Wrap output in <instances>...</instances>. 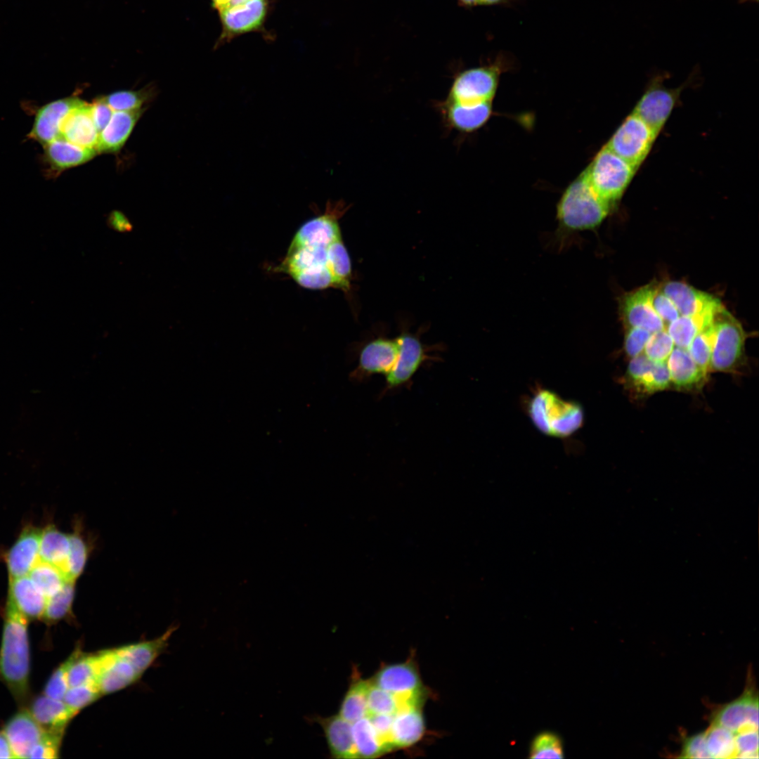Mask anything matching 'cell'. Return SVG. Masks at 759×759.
<instances>
[{
    "label": "cell",
    "instance_id": "cell-6",
    "mask_svg": "<svg viewBox=\"0 0 759 759\" xmlns=\"http://www.w3.org/2000/svg\"><path fill=\"white\" fill-rule=\"evenodd\" d=\"M636 170L604 145L583 171L596 194L613 207L621 198Z\"/></svg>",
    "mask_w": 759,
    "mask_h": 759
},
{
    "label": "cell",
    "instance_id": "cell-37",
    "mask_svg": "<svg viewBox=\"0 0 759 759\" xmlns=\"http://www.w3.org/2000/svg\"><path fill=\"white\" fill-rule=\"evenodd\" d=\"M74 580H68L55 595L47 598L41 618L48 623H55L67 618L72 614L75 595Z\"/></svg>",
    "mask_w": 759,
    "mask_h": 759
},
{
    "label": "cell",
    "instance_id": "cell-21",
    "mask_svg": "<svg viewBox=\"0 0 759 759\" xmlns=\"http://www.w3.org/2000/svg\"><path fill=\"white\" fill-rule=\"evenodd\" d=\"M713 722L734 733L746 729H758V696L753 691H746L741 696L719 709Z\"/></svg>",
    "mask_w": 759,
    "mask_h": 759
},
{
    "label": "cell",
    "instance_id": "cell-19",
    "mask_svg": "<svg viewBox=\"0 0 759 759\" xmlns=\"http://www.w3.org/2000/svg\"><path fill=\"white\" fill-rule=\"evenodd\" d=\"M30 711L23 709L6 724L4 734L15 758H29L34 746L44 733Z\"/></svg>",
    "mask_w": 759,
    "mask_h": 759
},
{
    "label": "cell",
    "instance_id": "cell-5",
    "mask_svg": "<svg viewBox=\"0 0 759 759\" xmlns=\"http://www.w3.org/2000/svg\"><path fill=\"white\" fill-rule=\"evenodd\" d=\"M505 58V56H498L492 63L458 73L442 102L460 106H475L492 102L500 75L506 67Z\"/></svg>",
    "mask_w": 759,
    "mask_h": 759
},
{
    "label": "cell",
    "instance_id": "cell-24",
    "mask_svg": "<svg viewBox=\"0 0 759 759\" xmlns=\"http://www.w3.org/2000/svg\"><path fill=\"white\" fill-rule=\"evenodd\" d=\"M426 732L422 706L403 708L393 717L390 738L394 750L410 748L420 742Z\"/></svg>",
    "mask_w": 759,
    "mask_h": 759
},
{
    "label": "cell",
    "instance_id": "cell-28",
    "mask_svg": "<svg viewBox=\"0 0 759 759\" xmlns=\"http://www.w3.org/2000/svg\"><path fill=\"white\" fill-rule=\"evenodd\" d=\"M438 105L446 125L465 133L473 132L483 126L492 114V102L460 106L441 101Z\"/></svg>",
    "mask_w": 759,
    "mask_h": 759
},
{
    "label": "cell",
    "instance_id": "cell-40",
    "mask_svg": "<svg viewBox=\"0 0 759 759\" xmlns=\"http://www.w3.org/2000/svg\"><path fill=\"white\" fill-rule=\"evenodd\" d=\"M98 671L99 661L97 652L86 654L81 651L68 670L69 687L96 683Z\"/></svg>",
    "mask_w": 759,
    "mask_h": 759
},
{
    "label": "cell",
    "instance_id": "cell-43",
    "mask_svg": "<svg viewBox=\"0 0 759 759\" xmlns=\"http://www.w3.org/2000/svg\"><path fill=\"white\" fill-rule=\"evenodd\" d=\"M80 651L81 649L77 648L70 656L53 671L44 688V692L46 696L58 700H63L69 688L67 682L68 670Z\"/></svg>",
    "mask_w": 759,
    "mask_h": 759
},
{
    "label": "cell",
    "instance_id": "cell-10",
    "mask_svg": "<svg viewBox=\"0 0 759 759\" xmlns=\"http://www.w3.org/2000/svg\"><path fill=\"white\" fill-rule=\"evenodd\" d=\"M372 684L397 696L415 698L428 697V690L422 682L413 656L405 662L382 664L370 679Z\"/></svg>",
    "mask_w": 759,
    "mask_h": 759
},
{
    "label": "cell",
    "instance_id": "cell-56",
    "mask_svg": "<svg viewBox=\"0 0 759 759\" xmlns=\"http://www.w3.org/2000/svg\"><path fill=\"white\" fill-rule=\"evenodd\" d=\"M460 6L472 8L479 6V0H457Z\"/></svg>",
    "mask_w": 759,
    "mask_h": 759
},
{
    "label": "cell",
    "instance_id": "cell-36",
    "mask_svg": "<svg viewBox=\"0 0 759 759\" xmlns=\"http://www.w3.org/2000/svg\"><path fill=\"white\" fill-rule=\"evenodd\" d=\"M30 578L48 598L57 593L70 580L57 566L39 559L29 573Z\"/></svg>",
    "mask_w": 759,
    "mask_h": 759
},
{
    "label": "cell",
    "instance_id": "cell-32",
    "mask_svg": "<svg viewBox=\"0 0 759 759\" xmlns=\"http://www.w3.org/2000/svg\"><path fill=\"white\" fill-rule=\"evenodd\" d=\"M174 630V628H171L153 640L130 644L116 649L142 675L167 647Z\"/></svg>",
    "mask_w": 759,
    "mask_h": 759
},
{
    "label": "cell",
    "instance_id": "cell-20",
    "mask_svg": "<svg viewBox=\"0 0 759 759\" xmlns=\"http://www.w3.org/2000/svg\"><path fill=\"white\" fill-rule=\"evenodd\" d=\"M82 100L77 97L70 96L41 106L35 113L28 138L42 146L53 141L58 136L59 125L63 118Z\"/></svg>",
    "mask_w": 759,
    "mask_h": 759
},
{
    "label": "cell",
    "instance_id": "cell-44",
    "mask_svg": "<svg viewBox=\"0 0 759 759\" xmlns=\"http://www.w3.org/2000/svg\"><path fill=\"white\" fill-rule=\"evenodd\" d=\"M102 696L96 683H88L68 688L63 701L77 713L95 702Z\"/></svg>",
    "mask_w": 759,
    "mask_h": 759
},
{
    "label": "cell",
    "instance_id": "cell-12",
    "mask_svg": "<svg viewBox=\"0 0 759 759\" xmlns=\"http://www.w3.org/2000/svg\"><path fill=\"white\" fill-rule=\"evenodd\" d=\"M624 382L637 396L650 395L671 387L666 362L653 361L644 353L631 358Z\"/></svg>",
    "mask_w": 759,
    "mask_h": 759
},
{
    "label": "cell",
    "instance_id": "cell-8",
    "mask_svg": "<svg viewBox=\"0 0 759 759\" xmlns=\"http://www.w3.org/2000/svg\"><path fill=\"white\" fill-rule=\"evenodd\" d=\"M657 136L642 119L632 112L605 145L637 169L650 152Z\"/></svg>",
    "mask_w": 759,
    "mask_h": 759
},
{
    "label": "cell",
    "instance_id": "cell-29",
    "mask_svg": "<svg viewBox=\"0 0 759 759\" xmlns=\"http://www.w3.org/2000/svg\"><path fill=\"white\" fill-rule=\"evenodd\" d=\"M141 112V109L113 112L110 122L98 135L97 153L118 152L129 137Z\"/></svg>",
    "mask_w": 759,
    "mask_h": 759
},
{
    "label": "cell",
    "instance_id": "cell-22",
    "mask_svg": "<svg viewBox=\"0 0 759 759\" xmlns=\"http://www.w3.org/2000/svg\"><path fill=\"white\" fill-rule=\"evenodd\" d=\"M42 147L43 160L47 171L55 176L66 169L89 162L97 153L95 149L82 148L61 138L55 139Z\"/></svg>",
    "mask_w": 759,
    "mask_h": 759
},
{
    "label": "cell",
    "instance_id": "cell-4",
    "mask_svg": "<svg viewBox=\"0 0 759 759\" xmlns=\"http://www.w3.org/2000/svg\"><path fill=\"white\" fill-rule=\"evenodd\" d=\"M528 416L534 426L542 433L558 438L567 437L576 432L583 423L582 406L566 401L556 393L539 389L528 405Z\"/></svg>",
    "mask_w": 759,
    "mask_h": 759
},
{
    "label": "cell",
    "instance_id": "cell-49",
    "mask_svg": "<svg viewBox=\"0 0 759 759\" xmlns=\"http://www.w3.org/2000/svg\"><path fill=\"white\" fill-rule=\"evenodd\" d=\"M651 304L656 313L663 322L666 327L676 320L680 313L673 301L656 286L651 296Z\"/></svg>",
    "mask_w": 759,
    "mask_h": 759
},
{
    "label": "cell",
    "instance_id": "cell-58",
    "mask_svg": "<svg viewBox=\"0 0 759 759\" xmlns=\"http://www.w3.org/2000/svg\"><path fill=\"white\" fill-rule=\"evenodd\" d=\"M758 0H738L739 4H744L746 2H758Z\"/></svg>",
    "mask_w": 759,
    "mask_h": 759
},
{
    "label": "cell",
    "instance_id": "cell-55",
    "mask_svg": "<svg viewBox=\"0 0 759 759\" xmlns=\"http://www.w3.org/2000/svg\"><path fill=\"white\" fill-rule=\"evenodd\" d=\"M512 0H479V6H491L507 5Z\"/></svg>",
    "mask_w": 759,
    "mask_h": 759
},
{
    "label": "cell",
    "instance_id": "cell-38",
    "mask_svg": "<svg viewBox=\"0 0 759 759\" xmlns=\"http://www.w3.org/2000/svg\"><path fill=\"white\" fill-rule=\"evenodd\" d=\"M705 732L706 746L711 758H737L735 733L713 722Z\"/></svg>",
    "mask_w": 759,
    "mask_h": 759
},
{
    "label": "cell",
    "instance_id": "cell-7",
    "mask_svg": "<svg viewBox=\"0 0 759 759\" xmlns=\"http://www.w3.org/2000/svg\"><path fill=\"white\" fill-rule=\"evenodd\" d=\"M714 323L715 331L710 370L723 372L737 371L745 361V331L738 320L723 305L715 313Z\"/></svg>",
    "mask_w": 759,
    "mask_h": 759
},
{
    "label": "cell",
    "instance_id": "cell-16",
    "mask_svg": "<svg viewBox=\"0 0 759 759\" xmlns=\"http://www.w3.org/2000/svg\"><path fill=\"white\" fill-rule=\"evenodd\" d=\"M398 337H378L367 343L360 352L356 377L378 374L387 375L393 369L399 353Z\"/></svg>",
    "mask_w": 759,
    "mask_h": 759
},
{
    "label": "cell",
    "instance_id": "cell-47",
    "mask_svg": "<svg viewBox=\"0 0 759 759\" xmlns=\"http://www.w3.org/2000/svg\"><path fill=\"white\" fill-rule=\"evenodd\" d=\"M64 732L45 730L32 749L29 758L53 759L58 757Z\"/></svg>",
    "mask_w": 759,
    "mask_h": 759
},
{
    "label": "cell",
    "instance_id": "cell-42",
    "mask_svg": "<svg viewBox=\"0 0 759 759\" xmlns=\"http://www.w3.org/2000/svg\"><path fill=\"white\" fill-rule=\"evenodd\" d=\"M564 748L562 739L554 732H543L532 741L529 750L530 758H563Z\"/></svg>",
    "mask_w": 759,
    "mask_h": 759
},
{
    "label": "cell",
    "instance_id": "cell-31",
    "mask_svg": "<svg viewBox=\"0 0 759 759\" xmlns=\"http://www.w3.org/2000/svg\"><path fill=\"white\" fill-rule=\"evenodd\" d=\"M70 550V534L62 532L54 524L47 525L41 531L39 559L57 566L67 578Z\"/></svg>",
    "mask_w": 759,
    "mask_h": 759
},
{
    "label": "cell",
    "instance_id": "cell-53",
    "mask_svg": "<svg viewBox=\"0 0 759 759\" xmlns=\"http://www.w3.org/2000/svg\"><path fill=\"white\" fill-rule=\"evenodd\" d=\"M108 223L113 230L119 232H128L132 228L128 219L119 211H114L110 214Z\"/></svg>",
    "mask_w": 759,
    "mask_h": 759
},
{
    "label": "cell",
    "instance_id": "cell-45",
    "mask_svg": "<svg viewBox=\"0 0 759 759\" xmlns=\"http://www.w3.org/2000/svg\"><path fill=\"white\" fill-rule=\"evenodd\" d=\"M147 96V93L143 91H119L101 98L115 112L133 111L141 109Z\"/></svg>",
    "mask_w": 759,
    "mask_h": 759
},
{
    "label": "cell",
    "instance_id": "cell-3",
    "mask_svg": "<svg viewBox=\"0 0 759 759\" xmlns=\"http://www.w3.org/2000/svg\"><path fill=\"white\" fill-rule=\"evenodd\" d=\"M611 208L593 190L583 171L568 186L557 204L558 233L566 236L593 230L606 219Z\"/></svg>",
    "mask_w": 759,
    "mask_h": 759
},
{
    "label": "cell",
    "instance_id": "cell-26",
    "mask_svg": "<svg viewBox=\"0 0 759 759\" xmlns=\"http://www.w3.org/2000/svg\"><path fill=\"white\" fill-rule=\"evenodd\" d=\"M322 727L332 758H358L352 734V725L339 714L314 718Z\"/></svg>",
    "mask_w": 759,
    "mask_h": 759
},
{
    "label": "cell",
    "instance_id": "cell-51",
    "mask_svg": "<svg viewBox=\"0 0 759 759\" xmlns=\"http://www.w3.org/2000/svg\"><path fill=\"white\" fill-rule=\"evenodd\" d=\"M680 758H711L706 746V732H700L685 739Z\"/></svg>",
    "mask_w": 759,
    "mask_h": 759
},
{
    "label": "cell",
    "instance_id": "cell-1",
    "mask_svg": "<svg viewBox=\"0 0 759 759\" xmlns=\"http://www.w3.org/2000/svg\"><path fill=\"white\" fill-rule=\"evenodd\" d=\"M346 209L344 202H328L323 214L304 223L295 233L278 270L307 289H339L333 270V256L342 240L338 221Z\"/></svg>",
    "mask_w": 759,
    "mask_h": 759
},
{
    "label": "cell",
    "instance_id": "cell-17",
    "mask_svg": "<svg viewBox=\"0 0 759 759\" xmlns=\"http://www.w3.org/2000/svg\"><path fill=\"white\" fill-rule=\"evenodd\" d=\"M98 135L91 117L90 103L82 100L63 118L55 139L61 138L82 148L96 150Z\"/></svg>",
    "mask_w": 759,
    "mask_h": 759
},
{
    "label": "cell",
    "instance_id": "cell-34",
    "mask_svg": "<svg viewBox=\"0 0 759 759\" xmlns=\"http://www.w3.org/2000/svg\"><path fill=\"white\" fill-rule=\"evenodd\" d=\"M369 687L370 680L362 679L356 668L353 669L350 684L338 714L351 723L364 718L367 713Z\"/></svg>",
    "mask_w": 759,
    "mask_h": 759
},
{
    "label": "cell",
    "instance_id": "cell-14",
    "mask_svg": "<svg viewBox=\"0 0 759 759\" xmlns=\"http://www.w3.org/2000/svg\"><path fill=\"white\" fill-rule=\"evenodd\" d=\"M655 287L653 284L647 285L625 294L621 298L620 311L625 327H641L651 333L666 329L651 304Z\"/></svg>",
    "mask_w": 759,
    "mask_h": 759
},
{
    "label": "cell",
    "instance_id": "cell-11",
    "mask_svg": "<svg viewBox=\"0 0 759 759\" xmlns=\"http://www.w3.org/2000/svg\"><path fill=\"white\" fill-rule=\"evenodd\" d=\"M661 80L657 77L651 81L632 111L657 135L673 112L682 89L666 88Z\"/></svg>",
    "mask_w": 759,
    "mask_h": 759
},
{
    "label": "cell",
    "instance_id": "cell-23",
    "mask_svg": "<svg viewBox=\"0 0 759 759\" xmlns=\"http://www.w3.org/2000/svg\"><path fill=\"white\" fill-rule=\"evenodd\" d=\"M670 374V384L680 390H697L707 380L708 372L699 366L689 355L687 349L673 348L666 361Z\"/></svg>",
    "mask_w": 759,
    "mask_h": 759
},
{
    "label": "cell",
    "instance_id": "cell-54",
    "mask_svg": "<svg viewBox=\"0 0 759 759\" xmlns=\"http://www.w3.org/2000/svg\"><path fill=\"white\" fill-rule=\"evenodd\" d=\"M0 758H15L3 732H0Z\"/></svg>",
    "mask_w": 759,
    "mask_h": 759
},
{
    "label": "cell",
    "instance_id": "cell-30",
    "mask_svg": "<svg viewBox=\"0 0 759 759\" xmlns=\"http://www.w3.org/2000/svg\"><path fill=\"white\" fill-rule=\"evenodd\" d=\"M44 730L65 732L69 722L77 713L63 700L45 694L34 699L30 711Z\"/></svg>",
    "mask_w": 759,
    "mask_h": 759
},
{
    "label": "cell",
    "instance_id": "cell-13",
    "mask_svg": "<svg viewBox=\"0 0 759 759\" xmlns=\"http://www.w3.org/2000/svg\"><path fill=\"white\" fill-rule=\"evenodd\" d=\"M397 337L400 344L399 353L393 369L385 376L384 391L398 388L409 382L430 358L428 349L416 335L404 331Z\"/></svg>",
    "mask_w": 759,
    "mask_h": 759
},
{
    "label": "cell",
    "instance_id": "cell-25",
    "mask_svg": "<svg viewBox=\"0 0 759 759\" xmlns=\"http://www.w3.org/2000/svg\"><path fill=\"white\" fill-rule=\"evenodd\" d=\"M7 601L28 620L41 618L47 597L27 576L9 578Z\"/></svg>",
    "mask_w": 759,
    "mask_h": 759
},
{
    "label": "cell",
    "instance_id": "cell-15",
    "mask_svg": "<svg viewBox=\"0 0 759 759\" xmlns=\"http://www.w3.org/2000/svg\"><path fill=\"white\" fill-rule=\"evenodd\" d=\"M99 671L96 684L102 696L118 692L134 683L141 675L116 648L97 652Z\"/></svg>",
    "mask_w": 759,
    "mask_h": 759
},
{
    "label": "cell",
    "instance_id": "cell-57",
    "mask_svg": "<svg viewBox=\"0 0 759 759\" xmlns=\"http://www.w3.org/2000/svg\"><path fill=\"white\" fill-rule=\"evenodd\" d=\"M212 6L216 11L222 8L228 0H211Z\"/></svg>",
    "mask_w": 759,
    "mask_h": 759
},
{
    "label": "cell",
    "instance_id": "cell-52",
    "mask_svg": "<svg viewBox=\"0 0 759 759\" xmlns=\"http://www.w3.org/2000/svg\"><path fill=\"white\" fill-rule=\"evenodd\" d=\"M90 112L96 130L100 134L110 122L113 110L100 97L90 104Z\"/></svg>",
    "mask_w": 759,
    "mask_h": 759
},
{
    "label": "cell",
    "instance_id": "cell-48",
    "mask_svg": "<svg viewBox=\"0 0 759 759\" xmlns=\"http://www.w3.org/2000/svg\"><path fill=\"white\" fill-rule=\"evenodd\" d=\"M758 729H746L735 733L737 758H758Z\"/></svg>",
    "mask_w": 759,
    "mask_h": 759
},
{
    "label": "cell",
    "instance_id": "cell-50",
    "mask_svg": "<svg viewBox=\"0 0 759 759\" xmlns=\"http://www.w3.org/2000/svg\"><path fill=\"white\" fill-rule=\"evenodd\" d=\"M651 332L641 327H627L624 339V350L628 356L633 358L643 353Z\"/></svg>",
    "mask_w": 759,
    "mask_h": 759
},
{
    "label": "cell",
    "instance_id": "cell-39",
    "mask_svg": "<svg viewBox=\"0 0 759 759\" xmlns=\"http://www.w3.org/2000/svg\"><path fill=\"white\" fill-rule=\"evenodd\" d=\"M70 536V550L68 559L67 576L76 581L83 573L87 563L91 548L85 540L81 523L77 522Z\"/></svg>",
    "mask_w": 759,
    "mask_h": 759
},
{
    "label": "cell",
    "instance_id": "cell-33",
    "mask_svg": "<svg viewBox=\"0 0 759 759\" xmlns=\"http://www.w3.org/2000/svg\"><path fill=\"white\" fill-rule=\"evenodd\" d=\"M722 306L708 309L701 313L692 316H680L666 327L674 344L680 348L687 349L695 336L709 323Z\"/></svg>",
    "mask_w": 759,
    "mask_h": 759
},
{
    "label": "cell",
    "instance_id": "cell-35",
    "mask_svg": "<svg viewBox=\"0 0 759 759\" xmlns=\"http://www.w3.org/2000/svg\"><path fill=\"white\" fill-rule=\"evenodd\" d=\"M351 725L358 758H375L388 753L368 718L364 717Z\"/></svg>",
    "mask_w": 759,
    "mask_h": 759
},
{
    "label": "cell",
    "instance_id": "cell-2",
    "mask_svg": "<svg viewBox=\"0 0 759 759\" xmlns=\"http://www.w3.org/2000/svg\"><path fill=\"white\" fill-rule=\"evenodd\" d=\"M28 621L6 601L0 648V678L20 701L25 700L29 693Z\"/></svg>",
    "mask_w": 759,
    "mask_h": 759
},
{
    "label": "cell",
    "instance_id": "cell-18",
    "mask_svg": "<svg viewBox=\"0 0 759 759\" xmlns=\"http://www.w3.org/2000/svg\"><path fill=\"white\" fill-rule=\"evenodd\" d=\"M39 528L27 525L5 554L9 578L27 576L39 559Z\"/></svg>",
    "mask_w": 759,
    "mask_h": 759
},
{
    "label": "cell",
    "instance_id": "cell-27",
    "mask_svg": "<svg viewBox=\"0 0 759 759\" xmlns=\"http://www.w3.org/2000/svg\"><path fill=\"white\" fill-rule=\"evenodd\" d=\"M673 301L680 316H692L721 304L713 295L685 283L668 281L659 287Z\"/></svg>",
    "mask_w": 759,
    "mask_h": 759
},
{
    "label": "cell",
    "instance_id": "cell-9",
    "mask_svg": "<svg viewBox=\"0 0 759 759\" xmlns=\"http://www.w3.org/2000/svg\"><path fill=\"white\" fill-rule=\"evenodd\" d=\"M270 11L269 0H251L245 4L223 8L218 12L221 32L216 47L250 32H262Z\"/></svg>",
    "mask_w": 759,
    "mask_h": 759
},
{
    "label": "cell",
    "instance_id": "cell-41",
    "mask_svg": "<svg viewBox=\"0 0 759 759\" xmlns=\"http://www.w3.org/2000/svg\"><path fill=\"white\" fill-rule=\"evenodd\" d=\"M715 331L713 318V320L695 336L687 348V351L694 362L706 372L710 371V362Z\"/></svg>",
    "mask_w": 759,
    "mask_h": 759
},
{
    "label": "cell",
    "instance_id": "cell-46",
    "mask_svg": "<svg viewBox=\"0 0 759 759\" xmlns=\"http://www.w3.org/2000/svg\"><path fill=\"white\" fill-rule=\"evenodd\" d=\"M674 345L666 329H663L651 334L643 353L653 361L666 362Z\"/></svg>",
    "mask_w": 759,
    "mask_h": 759
}]
</instances>
